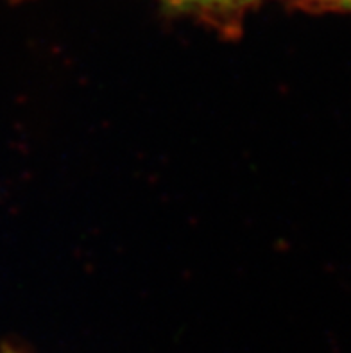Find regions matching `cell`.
<instances>
[{"mask_svg":"<svg viewBox=\"0 0 351 353\" xmlns=\"http://www.w3.org/2000/svg\"><path fill=\"white\" fill-rule=\"evenodd\" d=\"M251 0H212V11H230L235 6H245ZM305 2H317V4L339 6V8L351 9V0H305Z\"/></svg>","mask_w":351,"mask_h":353,"instance_id":"6da1fadb","label":"cell"},{"mask_svg":"<svg viewBox=\"0 0 351 353\" xmlns=\"http://www.w3.org/2000/svg\"><path fill=\"white\" fill-rule=\"evenodd\" d=\"M172 4L181 6V8H201L203 11H210V6H212V0H169Z\"/></svg>","mask_w":351,"mask_h":353,"instance_id":"7a4b0ae2","label":"cell"},{"mask_svg":"<svg viewBox=\"0 0 351 353\" xmlns=\"http://www.w3.org/2000/svg\"><path fill=\"white\" fill-rule=\"evenodd\" d=\"M0 353H17V352H11V350H2Z\"/></svg>","mask_w":351,"mask_h":353,"instance_id":"3957f363","label":"cell"}]
</instances>
